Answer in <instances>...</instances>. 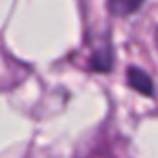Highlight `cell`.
<instances>
[{
  "mask_svg": "<svg viewBox=\"0 0 158 158\" xmlns=\"http://www.w3.org/2000/svg\"><path fill=\"white\" fill-rule=\"evenodd\" d=\"M127 80H128L130 88L136 89V91H139L141 95H152V91H154L151 76H149L147 73H143L141 69H138V67H130V69H128Z\"/></svg>",
  "mask_w": 158,
  "mask_h": 158,
  "instance_id": "1",
  "label": "cell"
},
{
  "mask_svg": "<svg viewBox=\"0 0 158 158\" xmlns=\"http://www.w3.org/2000/svg\"><path fill=\"white\" fill-rule=\"evenodd\" d=\"M145 0H108V10L117 17H127L136 13Z\"/></svg>",
  "mask_w": 158,
  "mask_h": 158,
  "instance_id": "2",
  "label": "cell"
},
{
  "mask_svg": "<svg viewBox=\"0 0 158 158\" xmlns=\"http://www.w3.org/2000/svg\"><path fill=\"white\" fill-rule=\"evenodd\" d=\"M91 67L95 71H110V67H112V56H110V52L108 50L106 52H97L93 56V60H91Z\"/></svg>",
  "mask_w": 158,
  "mask_h": 158,
  "instance_id": "3",
  "label": "cell"
},
{
  "mask_svg": "<svg viewBox=\"0 0 158 158\" xmlns=\"http://www.w3.org/2000/svg\"><path fill=\"white\" fill-rule=\"evenodd\" d=\"M156 43H158V32H156Z\"/></svg>",
  "mask_w": 158,
  "mask_h": 158,
  "instance_id": "4",
  "label": "cell"
}]
</instances>
